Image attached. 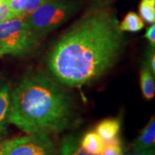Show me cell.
Masks as SVG:
<instances>
[{
    "mask_svg": "<svg viewBox=\"0 0 155 155\" xmlns=\"http://www.w3.org/2000/svg\"><path fill=\"white\" fill-rule=\"evenodd\" d=\"M10 107H11L10 87L7 84H0V140L7 134Z\"/></svg>",
    "mask_w": 155,
    "mask_h": 155,
    "instance_id": "7",
    "label": "cell"
},
{
    "mask_svg": "<svg viewBox=\"0 0 155 155\" xmlns=\"http://www.w3.org/2000/svg\"><path fill=\"white\" fill-rule=\"evenodd\" d=\"M155 145V121L154 116L151 118L147 125L143 128L137 138L134 140L131 148L134 152H141L154 149Z\"/></svg>",
    "mask_w": 155,
    "mask_h": 155,
    "instance_id": "6",
    "label": "cell"
},
{
    "mask_svg": "<svg viewBox=\"0 0 155 155\" xmlns=\"http://www.w3.org/2000/svg\"><path fill=\"white\" fill-rule=\"evenodd\" d=\"M129 155H154V149L146 150L141 152H134L132 154Z\"/></svg>",
    "mask_w": 155,
    "mask_h": 155,
    "instance_id": "19",
    "label": "cell"
},
{
    "mask_svg": "<svg viewBox=\"0 0 155 155\" xmlns=\"http://www.w3.org/2000/svg\"><path fill=\"white\" fill-rule=\"evenodd\" d=\"M56 154L55 142L48 134H28L26 136L0 141V155Z\"/></svg>",
    "mask_w": 155,
    "mask_h": 155,
    "instance_id": "5",
    "label": "cell"
},
{
    "mask_svg": "<svg viewBox=\"0 0 155 155\" xmlns=\"http://www.w3.org/2000/svg\"><path fill=\"white\" fill-rule=\"evenodd\" d=\"M147 61L145 62V64L149 68L151 72L154 75L155 74V53H154V48L151 47V49L149 50L148 54H147Z\"/></svg>",
    "mask_w": 155,
    "mask_h": 155,
    "instance_id": "17",
    "label": "cell"
},
{
    "mask_svg": "<svg viewBox=\"0 0 155 155\" xmlns=\"http://www.w3.org/2000/svg\"><path fill=\"white\" fill-rule=\"evenodd\" d=\"M72 116L67 91L43 73L27 75L11 93L8 121L28 134L61 132L69 127Z\"/></svg>",
    "mask_w": 155,
    "mask_h": 155,
    "instance_id": "2",
    "label": "cell"
},
{
    "mask_svg": "<svg viewBox=\"0 0 155 155\" xmlns=\"http://www.w3.org/2000/svg\"><path fill=\"white\" fill-rule=\"evenodd\" d=\"M78 10V3L71 0H48L24 17L34 31L42 38L67 22Z\"/></svg>",
    "mask_w": 155,
    "mask_h": 155,
    "instance_id": "3",
    "label": "cell"
},
{
    "mask_svg": "<svg viewBox=\"0 0 155 155\" xmlns=\"http://www.w3.org/2000/svg\"><path fill=\"white\" fill-rule=\"evenodd\" d=\"M119 28L122 32H138L144 28V22L137 13L130 11L119 23Z\"/></svg>",
    "mask_w": 155,
    "mask_h": 155,
    "instance_id": "13",
    "label": "cell"
},
{
    "mask_svg": "<svg viewBox=\"0 0 155 155\" xmlns=\"http://www.w3.org/2000/svg\"><path fill=\"white\" fill-rule=\"evenodd\" d=\"M16 17H18L11 11L10 6L6 2H4L0 5V22H5L12 18H16Z\"/></svg>",
    "mask_w": 155,
    "mask_h": 155,
    "instance_id": "16",
    "label": "cell"
},
{
    "mask_svg": "<svg viewBox=\"0 0 155 155\" xmlns=\"http://www.w3.org/2000/svg\"><path fill=\"white\" fill-rule=\"evenodd\" d=\"M146 38L149 41L150 44L152 48H154L155 47V25L154 23H153L150 28L147 29V33L145 35Z\"/></svg>",
    "mask_w": 155,
    "mask_h": 155,
    "instance_id": "18",
    "label": "cell"
},
{
    "mask_svg": "<svg viewBox=\"0 0 155 155\" xmlns=\"http://www.w3.org/2000/svg\"><path fill=\"white\" fill-rule=\"evenodd\" d=\"M41 39L24 17L0 22V50L5 54L25 55L35 48Z\"/></svg>",
    "mask_w": 155,
    "mask_h": 155,
    "instance_id": "4",
    "label": "cell"
},
{
    "mask_svg": "<svg viewBox=\"0 0 155 155\" xmlns=\"http://www.w3.org/2000/svg\"><path fill=\"white\" fill-rule=\"evenodd\" d=\"M140 82L141 91L145 98L147 100L153 98L155 94L154 75L151 72L146 64L143 65V67L140 71Z\"/></svg>",
    "mask_w": 155,
    "mask_h": 155,
    "instance_id": "10",
    "label": "cell"
},
{
    "mask_svg": "<svg viewBox=\"0 0 155 155\" xmlns=\"http://www.w3.org/2000/svg\"><path fill=\"white\" fill-rule=\"evenodd\" d=\"M3 55H5V54H4V52L2 50H0V57H2Z\"/></svg>",
    "mask_w": 155,
    "mask_h": 155,
    "instance_id": "21",
    "label": "cell"
},
{
    "mask_svg": "<svg viewBox=\"0 0 155 155\" xmlns=\"http://www.w3.org/2000/svg\"><path fill=\"white\" fill-rule=\"evenodd\" d=\"M48 0H12L8 3L18 17H25Z\"/></svg>",
    "mask_w": 155,
    "mask_h": 155,
    "instance_id": "9",
    "label": "cell"
},
{
    "mask_svg": "<svg viewBox=\"0 0 155 155\" xmlns=\"http://www.w3.org/2000/svg\"><path fill=\"white\" fill-rule=\"evenodd\" d=\"M110 7L90 9L55 42L48 67L61 84L81 87L98 79L115 66L126 39Z\"/></svg>",
    "mask_w": 155,
    "mask_h": 155,
    "instance_id": "1",
    "label": "cell"
},
{
    "mask_svg": "<svg viewBox=\"0 0 155 155\" xmlns=\"http://www.w3.org/2000/svg\"><path fill=\"white\" fill-rule=\"evenodd\" d=\"M122 151H124L122 141L118 136L110 141L104 143V149L101 155H116Z\"/></svg>",
    "mask_w": 155,
    "mask_h": 155,
    "instance_id": "15",
    "label": "cell"
},
{
    "mask_svg": "<svg viewBox=\"0 0 155 155\" xmlns=\"http://www.w3.org/2000/svg\"><path fill=\"white\" fill-rule=\"evenodd\" d=\"M60 155H96L84 150L80 144V139L67 136L61 142Z\"/></svg>",
    "mask_w": 155,
    "mask_h": 155,
    "instance_id": "12",
    "label": "cell"
},
{
    "mask_svg": "<svg viewBox=\"0 0 155 155\" xmlns=\"http://www.w3.org/2000/svg\"><path fill=\"white\" fill-rule=\"evenodd\" d=\"M121 129V122L117 119L110 118L100 122L95 131L99 135L103 142H108L118 137Z\"/></svg>",
    "mask_w": 155,
    "mask_h": 155,
    "instance_id": "8",
    "label": "cell"
},
{
    "mask_svg": "<svg viewBox=\"0 0 155 155\" xmlns=\"http://www.w3.org/2000/svg\"><path fill=\"white\" fill-rule=\"evenodd\" d=\"M116 155H127V153L125 151H122V152H121V153H117Z\"/></svg>",
    "mask_w": 155,
    "mask_h": 155,
    "instance_id": "20",
    "label": "cell"
},
{
    "mask_svg": "<svg viewBox=\"0 0 155 155\" xmlns=\"http://www.w3.org/2000/svg\"><path fill=\"white\" fill-rule=\"evenodd\" d=\"M80 144L84 149L91 154L101 155L104 149V143L95 130L89 131L80 140Z\"/></svg>",
    "mask_w": 155,
    "mask_h": 155,
    "instance_id": "11",
    "label": "cell"
},
{
    "mask_svg": "<svg viewBox=\"0 0 155 155\" xmlns=\"http://www.w3.org/2000/svg\"><path fill=\"white\" fill-rule=\"evenodd\" d=\"M4 2H5V0H0V5H1Z\"/></svg>",
    "mask_w": 155,
    "mask_h": 155,
    "instance_id": "22",
    "label": "cell"
},
{
    "mask_svg": "<svg viewBox=\"0 0 155 155\" xmlns=\"http://www.w3.org/2000/svg\"><path fill=\"white\" fill-rule=\"evenodd\" d=\"M140 17L147 23H154L155 0H141L139 5Z\"/></svg>",
    "mask_w": 155,
    "mask_h": 155,
    "instance_id": "14",
    "label": "cell"
}]
</instances>
